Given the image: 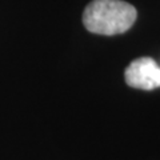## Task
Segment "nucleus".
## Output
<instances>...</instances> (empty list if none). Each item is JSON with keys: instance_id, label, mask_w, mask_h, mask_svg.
<instances>
[{"instance_id": "f257e3e1", "label": "nucleus", "mask_w": 160, "mask_h": 160, "mask_svg": "<svg viewBox=\"0 0 160 160\" xmlns=\"http://www.w3.org/2000/svg\"><path fill=\"white\" fill-rule=\"evenodd\" d=\"M136 9L123 0H93L83 12V24L98 35H118L128 31L136 20Z\"/></svg>"}, {"instance_id": "f03ea898", "label": "nucleus", "mask_w": 160, "mask_h": 160, "mask_svg": "<svg viewBox=\"0 0 160 160\" xmlns=\"http://www.w3.org/2000/svg\"><path fill=\"white\" fill-rule=\"evenodd\" d=\"M124 78L132 88L155 89L160 87V67L151 58H139L127 67Z\"/></svg>"}]
</instances>
